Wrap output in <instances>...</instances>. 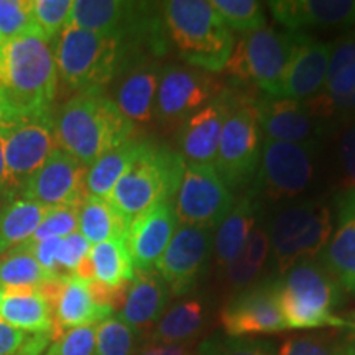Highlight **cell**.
<instances>
[{"label": "cell", "mask_w": 355, "mask_h": 355, "mask_svg": "<svg viewBox=\"0 0 355 355\" xmlns=\"http://www.w3.org/2000/svg\"><path fill=\"white\" fill-rule=\"evenodd\" d=\"M308 38L300 32L263 26L234 43L224 69L239 84L255 86L268 96L279 97L293 58Z\"/></svg>", "instance_id": "obj_7"}, {"label": "cell", "mask_w": 355, "mask_h": 355, "mask_svg": "<svg viewBox=\"0 0 355 355\" xmlns=\"http://www.w3.org/2000/svg\"><path fill=\"white\" fill-rule=\"evenodd\" d=\"M224 89L219 79L207 71L166 66L159 73L153 117L168 127L183 123L186 117L209 104Z\"/></svg>", "instance_id": "obj_13"}, {"label": "cell", "mask_w": 355, "mask_h": 355, "mask_svg": "<svg viewBox=\"0 0 355 355\" xmlns=\"http://www.w3.org/2000/svg\"><path fill=\"white\" fill-rule=\"evenodd\" d=\"M204 324V308L198 300H184L171 306L162 314L153 331L150 343L181 344L193 340Z\"/></svg>", "instance_id": "obj_33"}, {"label": "cell", "mask_w": 355, "mask_h": 355, "mask_svg": "<svg viewBox=\"0 0 355 355\" xmlns=\"http://www.w3.org/2000/svg\"><path fill=\"white\" fill-rule=\"evenodd\" d=\"M220 324L229 337L286 331L278 300V279H268L239 293L220 311Z\"/></svg>", "instance_id": "obj_14"}, {"label": "cell", "mask_w": 355, "mask_h": 355, "mask_svg": "<svg viewBox=\"0 0 355 355\" xmlns=\"http://www.w3.org/2000/svg\"><path fill=\"white\" fill-rule=\"evenodd\" d=\"M332 43L308 38L293 58L283 79L279 97L291 101H309L322 91Z\"/></svg>", "instance_id": "obj_25"}, {"label": "cell", "mask_w": 355, "mask_h": 355, "mask_svg": "<svg viewBox=\"0 0 355 355\" xmlns=\"http://www.w3.org/2000/svg\"><path fill=\"white\" fill-rule=\"evenodd\" d=\"M211 248V230L189 225L176 229L166 250L155 265L171 295L181 296L193 290L209 259Z\"/></svg>", "instance_id": "obj_17"}, {"label": "cell", "mask_w": 355, "mask_h": 355, "mask_svg": "<svg viewBox=\"0 0 355 355\" xmlns=\"http://www.w3.org/2000/svg\"><path fill=\"white\" fill-rule=\"evenodd\" d=\"M55 46L32 33L3 42L0 50V127L53 114L58 91Z\"/></svg>", "instance_id": "obj_1"}, {"label": "cell", "mask_w": 355, "mask_h": 355, "mask_svg": "<svg viewBox=\"0 0 355 355\" xmlns=\"http://www.w3.org/2000/svg\"><path fill=\"white\" fill-rule=\"evenodd\" d=\"M234 194L214 166L186 163L173 207L180 225L212 230L234 207Z\"/></svg>", "instance_id": "obj_10"}, {"label": "cell", "mask_w": 355, "mask_h": 355, "mask_svg": "<svg viewBox=\"0 0 355 355\" xmlns=\"http://www.w3.org/2000/svg\"><path fill=\"white\" fill-rule=\"evenodd\" d=\"M51 344V334H30L15 355H43Z\"/></svg>", "instance_id": "obj_50"}, {"label": "cell", "mask_w": 355, "mask_h": 355, "mask_svg": "<svg viewBox=\"0 0 355 355\" xmlns=\"http://www.w3.org/2000/svg\"><path fill=\"white\" fill-rule=\"evenodd\" d=\"M194 343H181V344H157L150 343L144 349L139 350L135 355H194Z\"/></svg>", "instance_id": "obj_49"}, {"label": "cell", "mask_w": 355, "mask_h": 355, "mask_svg": "<svg viewBox=\"0 0 355 355\" xmlns=\"http://www.w3.org/2000/svg\"><path fill=\"white\" fill-rule=\"evenodd\" d=\"M50 209L20 196L3 204L0 209V255L28 241Z\"/></svg>", "instance_id": "obj_29"}, {"label": "cell", "mask_w": 355, "mask_h": 355, "mask_svg": "<svg viewBox=\"0 0 355 355\" xmlns=\"http://www.w3.org/2000/svg\"><path fill=\"white\" fill-rule=\"evenodd\" d=\"M0 316L30 334H51L53 314L37 286H0Z\"/></svg>", "instance_id": "obj_26"}, {"label": "cell", "mask_w": 355, "mask_h": 355, "mask_svg": "<svg viewBox=\"0 0 355 355\" xmlns=\"http://www.w3.org/2000/svg\"><path fill=\"white\" fill-rule=\"evenodd\" d=\"M32 13L38 33L50 44H56L71 21L73 0H32Z\"/></svg>", "instance_id": "obj_37"}, {"label": "cell", "mask_w": 355, "mask_h": 355, "mask_svg": "<svg viewBox=\"0 0 355 355\" xmlns=\"http://www.w3.org/2000/svg\"><path fill=\"white\" fill-rule=\"evenodd\" d=\"M268 10L290 32L304 28H354L355 0H275Z\"/></svg>", "instance_id": "obj_21"}, {"label": "cell", "mask_w": 355, "mask_h": 355, "mask_svg": "<svg viewBox=\"0 0 355 355\" xmlns=\"http://www.w3.org/2000/svg\"><path fill=\"white\" fill-rule=\"evenodd\" d=\"M211 6L219 13L230 30L243 35L257 32L266 26L265 8L254 0H211Z\"/></svg>", "instance_id": "obj_35"}, {"label": "cell", "mask_w": 355, "mask_h": 355, "mask_svg": "<svg viewBox=\"0 0 355 355\" xmlns=\"http://www.w3.org/2000/svg\"><path fill=\"white\" fill-rule=\"evenodd\" d=\"M319 257L340 288L355 293V189H345L337 198L336 229Z\"/></svg>", "instance_id": "obj_23"}, {"label": "cell", "mask_w": 355, "mask_h": 355, "mask_svg": "<svg viewBox=\"0 0 355 355\" xmlns=\"http://www.w3.org/2000/svg\"><path fill=\"white\" fill-rule=\"evenodd\" d=\"M178 229L173 202H163L132 220L127 227L125 243L135 272H150Z\"/></svg>", "instance_id": "obj_19"}, {"label": "cell", "mask_w": 355, "mask_h": 355, "mask_svg": "<svg viewBox=\"0 0 355 355\" xmlns=\"http://www.w3.org/2000/svg\"><path fill=\"white\" fill-rule=\"evenodd\" d=\"M194 355H275L272 345L247 337L214 336L202 340Z\"/></svg>", "instance_id": "obj_39"}, {"label": "cell", "mask_w": 355, "mask_h": 355, "mask_svg": "<svg viewBox=\"0 0 355 355\" xmlns=\"http://www.w3.org/2000/svg\"><path fill=\"white\" fill-rule=\"evenodd\" d=\"M340 165L344 171L345 189H355V119L340 135L339 141Z\"/></svg>", "instance_id": "obj_44"}, {"label": "cell", "mask_w": 355, "mask_h": 355, "mask_svg": "<svg viewBox=\"0 0 355 355\" xmlns=\"http://www.w3.org/2000/svg\"><path fill=\"white\" fill-rule=\"evenodd\" d=\"M166 33L186 63L193 68L224 71L234 50V33L211 2L170 0L162 3Z\"/></svg>", "instance_id": "obj_3"}, {"label": "cell", "mask_w": 355, "mask_h": 355, "mask_svg": "<svg viewBox=\"0 0 355 355\" xmlns=\"http://www.w3.org/2000/svg\"><path fill=\"white\" fill-rule=\"evenodd\" d=\"M355 94V32L332 43L322 91L313 99L304 101L314 117H339L344 105Z\"/></svg>", "instance_id": "obj_20"}, {"label": "cell", "mask_w": 355, "mask_h": 355, "mask_svg": "<svg viewBox=\"0 0 355 355\" xmlns=\"http://www.w3.org/2000/svg\"><path fill=\"white\" fill-rule=\"evenodd\" d=\"M78 206H63L51 207L46 217H44L40 227L32 237L24 243H35L44 239H64L68 235L78 232Z\"/></svg>", "instance_id": "obj_40"}, {"label": "cell", "mask_w": 355, "mask_h": 355, "mask_svg": "<svg viewBox=\"0 0 355 355\" xmlns=\"http://www.w3.org/2000/svg\"><path fill=\"white\" fill-rule=\"evenodd\" d=\"M127 227L125 220L115 212L107 199L86 196L79 204L78 230L89 245L125 237Z\"/></svg>", "instance_id": "obj_32"}, {"label": "cell", "mask_w": 355, "mask_h": 355, "mask_svg": "<svg viewBox=\"0 0 355 355\" xmlns=\"http://www.w3.org/2000/svg\"><path fill=\"white\" fill-rule=\"evenodd\" d=\"M168 300L170 290L157 270L135 272V278L127 288L122 308L119 309V319L137 332H145L155 327L165 313Z\"/></svg>", "instance_id": "obj_24"}, {"label": "cell", "mask_w": 355, "mask_h": 355, "mask_svg": "<svg viewBox=\"0 0 355 355\" xmlns=\"http://www.w3.org/2000/svg\"><path fill=\"white\" fill-rule=\"evenodd\" d=\"M255 105L265 140L309 144L318 137L319 119L309 112L306 102L268 96L257 99Z\"/></svg>", "instance_id": "obj_22"}, {"label": "cell", "mask_w": 355, "mask_h": 355, "mask_svg": "<svg viewBox=\"0 0 355 355\" xmlns=\"http://www.w3.org/2000/svg\"><path fill=\"white\" fill-rule=\"evenodd\" d=\"M278 355H343L339 339L332 336H293L282 344Z\"/></svg>", "instance_id": "obj_42"}, {"label": "cell", "mask_w": 355, "mask_h": 355, "mask_svg": "<svg viewBox=\"0 0 355 355\" xmlns=\"http://www.w3.org/2000/svg\"><path fill=\"white\" fill-rule=\"evenodd\" d=\"M339 345L343 355H355V322H347L339 337Z\"/></svg>", "instance_id": "obj_51"}, {"label": "cell", "mask_w": 355, "mask_h": 355, "mask_svg": "<svg viewBox=\"0 0 355 355\" xmlns=\"http://www.w3.org/2000/svg\"><path fill=\"white\" fill-rule=\"evenodd\" d=\"M158 81L159 69L152 64H141L123 78L115 104L133 125H144L153 119Z\"/></svg>", "instance_id": "obj_27"}, {"label": "cell", "mask_w": 355, "mask_h": 355, "mask_svg": "<svg viewBox=\"0 0 355 355\" xmlns=\"http://www.w3.org/2000/svg\"><path fill=\"white\" fill-rule=\"evenodd\" d=\"M127 44L121 38L68 25L55 44L58 78L71 91H102L119 73Z\"/></svg>", "instance_id": "obj_6"}, {"label": "cell", "mask_w": 355, "mask_h": 355, "mask_svg": "<svg viewBox=\"0 0 355 355\" xmlns=\"http://www.w3.org/2000/svg\"><path fill=\"white\" fill-rule=\"evenodd\" d=\"M2 44H3V40H2V37H0V50H2Z\"/></svg>", "instance_id": "obj_53"}, {"label": "cell", "mask_w": 355, "mask_h": 355, "mask_svg": "<svg viewBox=\"0 0 355 355\" xmlns=\"http://www.w3.org/2000/svg\"><path fill=\"white\" fill-rule=\"evenodd\" d=\"M32 33H38L32 0H0V37L3 42Z\"/></svg>", "instance_id": "obj_38"}, {"label": "cell", "mask_w": 355, "mask_h": 355, "mask_svg": "<svg viewBox=\"0 0 355 355\" xmlns=\"http://www.w3.org/2000/svg\"><path fill=\"white\" fill-rule=\"evenodd\" d=\"M60 241L61 239L53 237V239H44V241H40L35 243H24V245L30 248V252H32L38 263L42 265L48 273L61 277L60 268H58V263H56V254H58V247H60Z\"/></svg>", "instance_id": "obj_47"}, {"label": "cell", "mask_w": 355, "mask_h": 355, "mask_svg": "<svg viewBox=\"0 0 355 355\" xmlns=\"http://www.w3.org/2000/svg\"><path fill=\"white\" fill-rule=\"evenodd\" d=\"M261 128L252 97L234 92L232 109L222 127L214 170L229 189L255 178L261 158Z\"/></svg>", "instance_id": "obj_9"}, {"label": "cell", "mask_w": 355, "mask_h": 355, "mask_svg": "<svg viewBox=\"0 0 355 355\" xmlns=\"http://www.w3.org/2000/svg\"><path fill=\"white\" fill-rule=\"evenodd\" d=\"M56 278L38 263L24 243L0 255V286H40Z\"/></svg>", "instance_id": "obj_34"}, {"label": "cell", "mask_w": 355, "mask_h": 355, "mask_svg": "<svg viewBox=\"0 0 355 355\" xmlns=\"http://www.w3.org/2000/svg\"><path fill=\"white\" fill-rule=\"evenodd\" d=\"M135 125L104 91L76 92L55 112L58 148L89 168L115 146L133 139Z\"/></svg>", "instance_id": "obj_2"}, {"label": "cell", "mask_w": 355, "mask_h": 355, "mask_svg": "<svg viewBox=\"0 0 355 355\" xmlns=\"http://www.w3.org/2000/svg\"><path fill=\"white\" fill-rule=\"evenodd\" d=\"M6 163H3V148L0 140V198L6 196Z\"/></svg>", "instance_id": "obj_52"}, {"label": "cell", "mask_w": 355, "mask_h": 355, "mask_svg": "<svg viewBox=\"0 0 355 355\" xmlns=\"http://www.w3.org/2000/svg\"><path fill=\"white\" fill-rule=\"evenodd\" d=\"M87 168L69 153L56 148L21 186L19 196L46 207L78 206L86 198Z\"/></svg>", "instance_id": "obj_15"}, {"label": "cell", "mask_w": 355, "mask_h": 355, "mask_svg": "<svg viewBox=\"0 0 355 355\" xmlns=\"http://www.w3.org/2000/svg\"><path fill=\"white\" fill-rule=\"evenodd\" d=\"M255 220L257 204L252 196H243L220 222L214 235V257L220 268L242 254L248 235L255 227Z\"/></svg>", "instance_id": "obj_28"}, {"label": "cell", "mask_w": 355, "mask_h": 355, "mask_svg": "<svg viewBox=\"0 0 355 355\" xmlns=\"http://www.w3.org/2000/svg\"><path fill=\"white\" fill-rule=\"evenodd\" d=\"M270 254V237L268 232L261 227H254L248 235L245 247L242 250V257L248 263H252L257 268H263L266 257Z\"/></svg>", "instance_id": "obj_46"}, {"label": "cell", "mask_w": 355, "mask_h": 355, "mask_svg": "<svg viewBox=\"0 0 355 355\" xmlns=\"http://www.w3.org/2000/svg\"><path fill=\"white\" fill-rule=\"evenodd\" d=\"M316 141L286 144L265 140L257 171L255 194L282 201L300 196L313 180V155Z\"/></svg>", "instance_id": "obj_12"}, {"label": "cell", "mask_w": 355, "mask_h": 355, "mask_svg": "<svg viewBox=\"0 0 355 355\" xmlns=\"http://www.w3.org/2000/svg\"><path fill=\"white\" fill-rule=\"evenodd\" d=\"M144 144L145 141L135 139L123 141L122 145L115 146L114 150L102 155L94 165L89 166L86 181H84L86 196L107 199L117 181L128 170L133 159L139 157L141 148H144Z\"/></svg>", "instance_id": "obj_30"}, {"label": "cell", "mask_w": 355, "mask_h": 355, "mask_svg": "<svg viewBox=\"0 0 355 355\" xmlns=\"http://www.w3.org/2000/svg\"><path fill=\"white\" fill-rule=\"evenodd\" d=\"M53 314L51 340L74 327L99 324L114 313L92 298L89 282L76 275H61L38 286Z\"/></svg>", "instance_id": "obj_16"}, {"label": "cell", "mask_w": 355, "mask_h": 355, "mask_svg": "<svg viewBox=\"0 0 355 355\" xmlns=\"http://www.w3.org/2000/svg\"><path fill=\"white\" fill-rule=\"evenodd\" d=\"M28 334L17 329L0 316V355H15L26 343Z\"/></svg>", "instance_id": "obj_48"}, {"label": "cell", "mask_w": 355, "mask_h": 355, "mask_svg": "<svg viewBox=\"0 0 355 355\" xmlns=\"http://www.w3.org/2000/svg\"><path fill=\"white\" fill-rule=\"evenodd\" d=\"M340 298L343 288L321 261H300L278 278V300L286 329H344L347 321L334 314Z\"/></svg>", "instance_id": "obj_5"}, {"label": "cell", "mask_w": 355, "mask_h": 355, "mask_svg": "<svg viewBox=\"0 0 355 355\" xmlns=\"http://www.w3.org/2000/svg\"><path fill=\"white\" fill-rule=\"evenodd\" d=\"M139 334L119 318L104 319L96 329V355H135Z\"/></svg>", "instance_id": "obj_36"}, {"label": "cell", "mask_w": 355, "mask_h": 355, "mask_svg": "<svg viewBox=\"0 0 355 355\" xmlns=\"http://www.w3.org/2000/svg\"><path fill=\"white\" fill-rule=\"evenodd\" d=\"M186 168L181 153L145 141L107 201L128 225L163 202H173Z\"/></svg>", "instance_id": "obj_4"}, {"label": "cell", "mask_w": 355, "mask_h": 355, "mask_svg": "<svg viewBox=\"0 0 355 355\" xmlns=\"http://www.w3.org/2000/svg\"><path fill=\"white\" fill-rule=\"evenodd\" d=\"M222 270H224L225 283H227L229 286L235 288V290H242V288L250 285L261 272L260 268L248 263L242 255H239L237 259L230 261V263L222 266Z\"/></svg>", "instance_id": "obj_45"}, {"label": "cell", "mask_w": 355, "mask_h": 355, "mask_svg": "<svg viewBox=\"0 0 355 355\" xmlns=\"http://www.w3.org/2000/svg\"><path fill=\"white\" fill-rule=\"evenodd\" d=\"M6 163V196L19 194L21 186L58 148L55 112L10 127H0Z\"/></svg>", "instance_id": "obj_11"}, {"label": "cell", "mask_w": 355, "mask_h": 355, "mask_svg": "<svg viewBox=\"0 0 355 355\" xmlns=\"http://www.w3.org/2000/svg\"><path fill=\"white\" fill-rule=\"evenodd\" d=\"M97 324L74 327L51 340L43 355H96Z\"/></svg>", "instance_id": "obj_41"}, {"label": "cell", "mask_w": 355, "mask_h": 355, "mask_svg": "<svg viewBox=\"0 0 355 355\" xmlns=\"http://www.w3.org/2000/svg\"><path fill=\"white\" fill-rule=\"evenodd\" d=\"M331 234L332 216L326 204L308 201L279 211L268 232L278 273L285 275L300 261L321 255Z\"/></svg>", "instance_id": "obj_8"}, {"label": "cell", "mask_w": 355, "mask_h": 355, "mask_svg": "<svg viewBox=\"0 0 355 355\" xmlns=\"http://www.w3.org/2000/svg\"><path fill=\"white\" fill-rule=\"evenodd\" d=\"M89 260L92 265V282L105 288H123L135 278L125 237L110 239L97 245H91Z\"/></svg>", "instance_id": "obj_31"}, {"label": "cell", "mask_w": 355, "mask_h": 355, "mask_svg": "<svg viewBox=\"0 0 355 355\" xmlns=\"http://www.w3.org/2000/svg\"><path fill=\"white\" fill-rule=\"evenodd\" d=\"M234 91L227 87L209 104L186 117L180 127L178 144L181 157L194 165H214L225 119L232 109Z\"/></svg>", "instance_id": "obj_18"}, {"label": "cell", "mask_w": 355, "mask_h": 355, "mask_svg": "<svg viewBox=\"0 0 355 355\" xmlns=\"http://www.w3.org/2000/svg\"><path fill=\"white\" fill-rule=\"evenodd\" d=\"M91 245L79 232H74L68 237L61 239L58 247L56 263L61 275H74L83 260L89 255Z\"/></svg>", "instance_id": "obj_43"}]
</instances>
